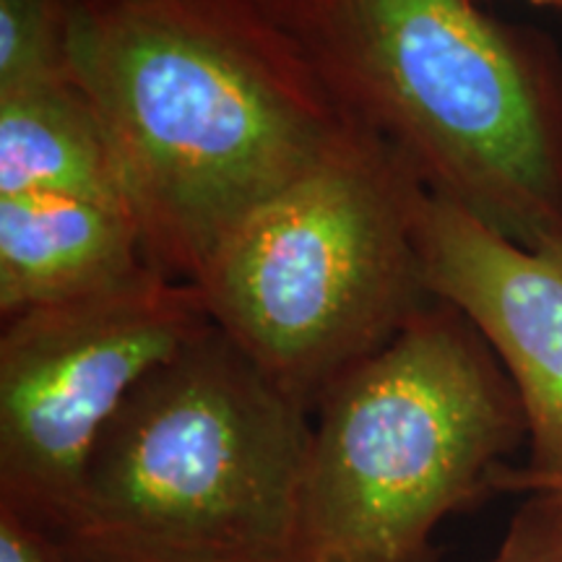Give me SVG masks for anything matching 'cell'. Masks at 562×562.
I'll use <instances>...</instances> for the list:
<instances>
[{
  "label": "cell",
  "mask_w": 562,
  "mask_h": 562,
  "mask_svg": "<svg viewBox=\"0 0 562 562\" xmlns=\"http://www.w3.org/2000/svg\"><path fill=\"white\" fill-rule=\"evenodd\" d=\"M70 70L146 261L191 284L252 209L364 131L263 0H79Z\"/></svg>",
  "instance_id": "1"
},
{
  "label": "cell",
  "mask_w": 562,
  "mask_h": 562,
  "mask_svg": "<svg viewBox=\"0 0 562 562\" xmlns=\"http://www.w3.org/2000/svg\"><path fill=\"white\" fill-rule=\"evenodd\" d=\"M344 112L513 243L562 237V55L474 0H263Z\"/></svg>",
  "instance_id": "2"
},
{
  "label": "cell",
  "mask_w": 562,
  "mask_h": 562,
  "mask_svg": "<svg viewBox=\"0 0 562 562\" xmlns=\"http://www.w3.org/2000/svg\"><path fill=\"white\" fill-rule=\"evenodd\" d=\"M313 412L209 326L97 440L58 537L70 562H302Z\"/></svg>",
  "instance_id": "3"
},
{
  "label": "cell",
  "mask_w": 562,
  "mask_h": 562,
  "mask_svg": "<svg viewBox=\"0 0 562 562\" xmlns=\"http://www.w3.org/2000/svg\"><path fill=\"white\" fill-rule=\"evenodd\" d=\"M524 440L495 351L432 300L313 409L302 562H430L438 524L492 490Z\"/></svg>",
  "instance_id": "4"
},
{
  "label": "cell",
  "mask_w": 562,
  "mask_h": 562,
  "mask_svg": "<svg viewBox=\"0 0 562 562\" xmlns=\"http://www.w3.org/2000/svg\"><path fill=\"white\" fill-rule=\"evenodd\" d=\"M422 195L362 131L220 243L195 279L211 326L313 412L435 300L417 248Z\"/></svg>",
  "instance_id": "5"
},
{
  "label": "cell",
  "mask_w": 562,
  "mask_h": 562,
  "mask_svg": "<svg viewBox=\"0 0 562 562\" xmlns=\"http://www.w3.org/2000/svg\"><path fill=\"white\" fill-rule=\"evenodd\" d=\"M209 326L199 286L154 269L3 321L0 505L60 531L110 419Z\"/></svg>",
  "instance_id": "6"
},
{
  "label": "cell",
  "mask_w": 562,
  "mask_h": 562,
  "mask_svg": "<svg viewBox=\"0 0 562 562\" xmlns=\"http://www.w3.org/2000/svg\"><path fill=\"white\" fill-rule=\"evenodd\" d=\"M422 279L480 331L508 372L526 417L524 474H562V237L539 248L442 201L419 199Z\"/></svg>",
  "instance_id": "7"
},
{
  "label": "cell",
  "mask_w": 562,
  "mask_h": 562,
  "mask_svg": "<svg viewBox=\"0 0 562 562\" xmlns=\"http://www.w3.org/2000/svg\"><path fill=\"white\" fill-rule=\"evenodd\" d=\"M131 209L83 195H0V318L91 297L149 271Z\"/></svg>",
  "instance_id": "8"
},
{
  "label": "cell",
  "mask_w": 562,
  "mask_h": 562,
  "mask_svg": "<svg viewBox=\"0 0 562 562\" xmlns=\"http://www.w3.org/2000/svg\"><path fill=\"white\" fill-rule=\"evenodd\" d=\"M30 193L125 203L100 115L76 81L0 94V195Z\"/></svg>",
  "instance_id": "9"
},
{
  "label": "cell",
  "mask_w": 562,
  "mask_h": 562,
  "mask_svg": "<svg viewBox=\"0 0 562 562\" xmlns=\"http://www.w3.org/2000/svg\"><path fill=\"white\" fill-rule=\"evenodd\" d=\"M76 5L79 0H0V94L74 81Z\"/></svg>",
  "instance_id": "10"
},
{
  "label": "cell",
  "mask_w": 562,
  "mask_h": 562,
  "mask_svg": "<svg viewBox=\"0 0 562 562\" xmlns=\"http://www.w3.org/2000/svg\"><path fill=\"white\" fill-rule=\"evenodd\" d=\"M490 562H562V501L526 495Z\"/></svg>",
  "instance_id": "11"
},
{
  "label": "cell",
  "mask_w": 562,
  "mask_h": 562,
  "mask_svg": "<svg viewBox=\"0 0 562 562\" xmlns=\"http://www.w3.org/2000/svg\"><path fill=\"white\" fill-rule=\"evenodd\" d=\"M0 562H70L58 531L0 505Z\"/></svg>",
  "instance_id": "12"
},
{
  "label": "cell",
  "mask_w": 562,
  "mask_h": 562,
  "mask_svg": "<svg viewBox=\"0 0 562 562\" xmlns=\"http://www.w3.org/2000/svg\"><path fill=\"white\" fill-rule=\"evenodd\" d=\"M492 490L495 492H513V495H550L562 501V474L560 476H529L524 474L518 467H505L497 469V474L492 476Z\"/></svg>",
  "instance_id": "13"
},
{
  "label": "cell",
  "mask_w": 562,
  "mask_h": 562,
  "mask_svg": "<svg viewBox=\"0 0 562 562\" xmlns=\"http://www.w3.org/2000/svg\"><path fill=\"white\" fill-rule=\"evenodd\" d=\"M537 5H554V9H562V0H531Z\"/></svg>",
  "instance_id": "14"
}]
</instances>
